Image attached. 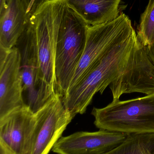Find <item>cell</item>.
Listing matches in <instances>:
<instances>
[{"mask_svg": "<svg viewBox=\"0 0 154 154\" xmlns=\"http://www.w3.org/2000/svg\"><path fill=\"white\" fill-rule=\"evenodd\" d=\"M35 115L31 154H49L73 118L65 107L62 97L57 93Z\"/></svg>", "mask_w": 154, "mask_h": 154, "instance_id": "obj_5", "label": "cell"}, {"mask_svg": "<svg viewBox=\"0 0 154 154\" xmlns=\"http://www.w3.org/2000/svg\"><path fill=\"white\" fill-rule=\"evenodd\" d=\"M88 26L67 4L59 31L55 60L57 93L62 97L68 90L82 57Z\"/></svg>", "mask_w": 154, "mask_h": 154, "instance_id": "obj_3", "label": "cell"}, {"mask_svg": "<svg viewBox=\"0 0 154 154\" xmlns=\"http://www.w3.org/2000/svg\"><path fill=\"white\" fill-rule=\"evenodd\" d=\"M127 134L99 129L62 137L52 149L58 154H105L122 143Z\"/></svg>", "mask_w": 154, "mask_h": 154, "instance_id": "obj_9", "label": "cell"}, {"mask_svg": "<svg viewBox=\"0 0 154 154\" xmlns=\"http://www.w3.org/2000/svg\"><path fill=\"white\" fill-rule=\"evenodd\" d=\"M66 0H41L29 13L34 30L39 61V80L46 103L57 94L55 60L57 41L65 13Z\"/></svg>", "mask_w": 154, "mask_h": 154, "instance_id": "obj_2", "label": "cell"}, {"mask_svg": "<svg viewBox=\"0 0 154 154\" xmlns=\"http://www.w3.org/2000/svg\"><path fill=\"white\" fill-rule=\"evenodd\" d=\"M15 47L20 56V72L22 78L25 105L34 112L45 104L42 95L39 80V61L34 30L30 22Z\"/></svg>", "mask_w": 154, "mask_h": 154, "instance_id": "obj_6", "label": "cell"}, {"mask_svg": "<svg viewBox=\"0 0 154 154\" xmlns=\"http://www.w3.org/2000/svg\"><path fill=\"white\" fill-rule=\"evenodd\" d=\"M89 26L106 23L120 15L122 0H66Z\"/></svg>", "mask_w": 154, "mask_h": 154, "instance_id": "obj_12", "label": "cell"}, {"mask_svg": "<svg viewBox=\"0 0 154 154\" xmlns=\"http://www.w3.org/2000/svg\"><path fill=\"white\" fill-rule=\"evenodd\" d=\"M137 39L135 31L111 46L92 65L86 73L69 89L62 100L73 118L84 114L95 94H102L108 86L126 70Z\"/></svg>", "mask_w": 154, "mask_h": 154, "instance_id": "obj_1", "label": "cell"}, {"mask_svg": "<svg viewBox=\"0 0 154 154\" xmlns=\"http://www.w3.org/2000/svg\"><path fill=\"white\" fill-rule=\"evenodd\" d=\"M35 113L25 105L0 120V143L15 154H31Z\"/></svg>", "mask_w": 154, "mask_h": 154, "instance_id": "obj_10", "label": "cell"}, {"mask_svg": "<svg viewBox=\"0 0 154 154\" xmlns=\"http://www.w3.org/2000/svg\"><path fill=\"white\" fill-rule=\"evenodd\" d=\"M113 100L123 94L154 92V66L146 52L145 46L137 39L125 72L110 84Z\"/></svg>", "mask_w": 154, "mask_h": 154, "instance_id": "obj_7", "label": "cell"}, {"mask_svg": "<svg viewBox=\"0 0 154 154\" xmlns=\"http://www.w3.org/2000/svg\"><path fill=\"white\" fill-rule=\"evenodd\" d=\"M9 0H0V16H2L8 7Z\"/></svg>", "mask_w": 154, "mask_h": 154, "instance_id": "obj_16", "label": "cell"}, {"mask_svg": "<svg viewBox=\"0 0 154 154\" xmlns=\"http://www.w3.org/2000/svg\"><path fill=\"white\" fill-rule=\"evenodd\" d=\"M91 114L99 129L127 134L154 133V92L125 101L113 100L105 107L94 108Z\"/></svg>", "mask_w": 154, "mask_h": 154, "instance_id": "obj_4", "label": "cell"}, {"mask_svg": "<svg viewBox=\"0 0 154 154\" xmlns=\"http://www.w3.org/2000/svg\"><path fill=\"white\" fill-rule=\"evenodd\" d=\"M34 2H35V0H32L30 4V5H29V7H28V10H27V14H29L33 6Z\"/></svg>", "mask_w": 154, "mask_h": 154, "instance_id": "obj_19", "label": "cell"}, {"mask_svg": "<svg viewBox=\"0 0 154 154\" xmlns=\"http://www.w3.org/2000/svg\"><path fill=\"white\" fill-rule=\"evenodd\" d=\"M29 20L27 8L22 0H9L0 16V48L10 50L16 46Z\"/></svg>", "mask_w": 154, "mask_h": 154, "instance_id": "obj_11", "label": "cell"}, {"mask_svg": "<svg viewBox=\"0 0 154 154\" xmlns=\"http://www.w3.org/2000/svg\"><path fill=\"white\" fill-rule=\"evenodd\" d=\"M0 154H15L2 143H0Z\"/></svg>", "mask_w": 154, "mask_h": 154, "instance_id": "obj_17", "label": "cell"}, {"mask_svg": "<svg viewBox=\"0 0 154 154\" xmlns=\"http://www.w3.org/2000/svg\"><path fill=\"white\" fill-rule=\"evenodd\" d=\"M105 154H154V133L128 134L122 143Z\"/></svg>", "mask_w": 154, "mask_h": 154, "instance_id": "obj_13", "label": "cell"}, {"mask_svg": "<svg viewBox=\"0 0 154 154\" xmlns=\"http://www.w3.org/2000/svg\"><path fill=\"white\" fill-rule=\"evenodd\" d=\"M22 2H23L24 4L25 5V6L27 8V10H28V7H29V5H30V4L32 0H22Z\"/></svg>", "mask_w": 154, "mask_h": 154, "instance_id": "obj_18", "label": "cell"}, {"mask_svg": "<svg viewBox=\"0 0 154 154\" xmlns=\"http://www.w3.org/2000/svg\"><path fill=\"white\" fill-rule=\"evenodd\" d=\"M137 38L143 46L152 45L154 42V0H149L141 14L137 27Z\"/></svg>", "mask_w": 154, "mask_h": 154, "instance_id": "obj_14", "label": "cell"}, {"mask_svg": "<svg viewBox=\"0 0 154 154\" xmlns=\"http://www.w3.org/2000/svg\"><path fill=\"white\" fill-rule=\"evenodd\" d=\"M25 105L20 52L0 48V120Z\"/></svg>", "mask_w": 154, "mask_h": 154, "instance_id": "obj_8", "label": "cell"}, {"mask_svg": "<svg viewBox=\"0 0 154 154\" xmlns=\"http://www.w3.org/2000/svg\"><path fill=\"white\" fill-rule=\"evenodd\" d=\"M145 48L146 54L154 66V42L150 46H145Z\"/></svg>", "mask_w": 154, "mask_h": 154, "instance_id": "obj_15", "label": "cell"}]
</instances>
